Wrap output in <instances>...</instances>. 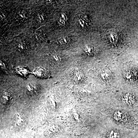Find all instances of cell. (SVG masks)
<instances>
[{"mask_svg": "<svg viewBox=\"0 0 138 138\" xmlns=\"http://www.w3.org/2000/svg\"><path fill=\"white\" fill-rule=\"evenodd\" d=\"M69 42H70V40L67 37H61L58 40V42L61 45L67 44L69 43Z\"/></svg>", "mask_w": 138, "mask_h": 138, "instance_id": "obj_10", "label": "cell"}, {"mask_svg": "<svg viewBox=\"0 0 138 138\" xmlns=\"http://www.w3.org/2000/svg\"><path fill=\"white\" fill-rule=\"evenodd\" d=\"M66 20H67V16L66 15L65 13H63L61 14L58 22L61 26H63L65 23Z\"/></svg>", "mask_w": 138, "mask_h": 138, "instance_id": "obj_9", "label": "cell"}, {"mask_svg": "<svg viewBox=\"0 0 138 138\" xmlns=\"http://www.w3.org/2000/svg\"><path fill=\"white\" fill-rule=\"evenodd\" d=\"M85 53L89 56H92L95 53V51L93 47L90 45H86L84 48Z\"/></svg>", "mask_w": 138, "mask_h": 138, "instance_id": "obj_7", "label": "cell"}, {"mask_svg": "<svg viewBox=\"0 0 138 138\" xmlns=\"http://www.w3.org/2000/svg\"><path fill=\"white\" fill-rule=\"evenodd\" d=\"M37 19L39 22H42L44 21V16L42 13L39 12L37 14Z\"/></svg>", "mask_w": 138, "mask_h": 138, "instance_id": "obj_12", "label": "cell"}, {"mask_svg": "<svg viewBox=\"0 0 138 138\" xmlns=\"http://www.w3.org/2000/svg\"><path fill=\"white\" fill-rule=\"evenodd\" d=\"M90 21L88 18L85 15H82L78 21V26L82 28H87L89 26Z\"/></svg>", "mask_w": 138, "mask_h": 138, "instance_id": "obj_3", "label": "cell"}, {"mask_svg": "<svg viewBox=\"0 0 138 138\" xmlns=\"http://www.w3.org/2000/svg\"><path fill=\"white\" fill-rule=\"evenodd\" d=\"M72 78L76 82H82L84 79V75L82 73L78 71H75L72 73Z\"/></svg>", "mask_w": 138, "mask_h": 138, "instance_id": "obj_6", "label": "cell"}, {"mask_svg": "<svg viewBox=\"0 0 138 138\" xmlns=\"http://www.w3.org/2000/svg\"><path fill=\"white\" fill-rule=\"evenodd\" d=\"M12 95L11 92L8 91H4L1 95V101L4 104H7L11 101Z\"/></svg>", "mask_w": 138, "mask_h": 138, "instance_id": "obj_5", "label": "cell"}, {"mask_svg": "<svg viewBox=\"0 0 138 138\" xmlns=\"http://www.w3.org/2000/svg\"><path fill=\"white\" fill-rule=\"evenodd\" d=\"M13 121L14 125L17 127H21L25 124L26 119L22 114L17 113L13 116Z\"/></svg>", "mask_w": 138, "mask_h": 138, "instance_id": "obj_1", "label": "cell"}, {"mask_svg": "<svg viewBox=\"0 0 138 138\" xmlns=\"http://www.w3.org/2000/svg\"><path fill=\"white\" fill-rule=\"evenodd\" d=\"M48 101L52 107L53 108H56L57 102L56 101V99L55 97L51 95L49 97Z\"/></svg>", "mask_w": 138, "mask_h": 138, "instance_id": "obj_8", "label": "cell"}, {"mask_svg": "<svg viewBox=\"0 0 138 138\" xmlns=\"http://www.w3.org/2000/svg\"><path fill=\"white\" fill-rule=\"evenodd\" d=\"M41 33H37V34H36V37L37 39L39 40H41L42 38L43 37Z\"/></svg>", "mask_w": 138, "mask_h": 138, "instance_id": "obj_15", "label": "cell"}, {"mask_svg": "<svg viewBox=\"0 0 138 138\" xmlns=\"http://www.w3.org/2000/svg\"><path fill=\"white\" fill-rule=\"evenodd\" d=\"M26 12L24 11H21L19 12L18 13V17L21 20H24L27 18V14Z\"/></svg>", "mask_w": 138, "mask_h": 138, "instance_id": "obj_11", "label": "cell"}, {"mask_svg": "<svg viewBox=\"0 0 138 138\" xmlns=\"http://www.w3.org/2000/svg\"><path fill=\"white\" fill-rule=\"evenodd\" d=\"M17 46L19 50H23L26 48V45L23 42H19L17 43Z\"/></svg>", "mask_w": 138, "mask_h": 138, "instance_id": "obj_14", "label": "cell"}, {"mask_svg": "<svg viewBox=\"0 0 138 138\" xmlns=\"http://www.w3.org/2000/svg\"><path fill=\"white\" fill-rule=\"evenodd\" d=\"M34 74L38 77L41 78H46L48 75V72L44 68L39 67L34 70Z\"/></svg>", "mask_w": 138, "mask_h": 138, "instance_id": "obj_4", "label": "cell"}, {"mask_svg": "<svg viewBox=\"0 0 138 138\" xmlns=\"http://www.w3.org/2000/svg\"><path fill=\"white\" fill-rule=\"evenodd\" d=\"M39 90L38 86L34 83H29L26 86V91L31 96L37 95Z\"/></svg>", "mask_w": 138, "mask_h": 138, "instance_id": "obj_2", "label": "cell"}, {"mask_svg": "<svg viewBox=\"0 0 138 138\" xmlns=\"http://www.w3.org/2000/svg\"><path fill=\"white\" fill-rule=\"evenodd\" d=\"M52 58L54 61L55 62H59L61 60L60 56L57 54H53L52 56Z\"/></svg>", "mask_w": 138, "mask_h": 138, "instance_id": "obj_13", "label": "cell"}]
</instances>
